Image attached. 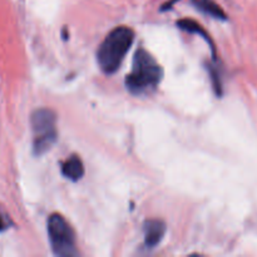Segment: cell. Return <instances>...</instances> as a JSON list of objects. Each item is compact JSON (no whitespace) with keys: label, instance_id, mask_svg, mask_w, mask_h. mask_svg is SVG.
I'll return each instance as SVG.
<instances>
[{"label":"cell","instance_id":"obj_7","mask_svg":"<svg viewBox=\"0 0 257 257\" xmlns=\"http://www.w3.org/2000/svg\"><path fill=\"white\" fill-rule=\"evenodd\" d=\"M177 27L180 28L181 30H185V32L191 33V34H198L200 37H202L203 39L210 44L211 52H212V59L216 60L215 45H213L212 39H211L210 35H208L207 32L202 28V25H200L197 22H195V20L192 19H181L177 22Z\"/></svg>","mask_w":257,"mask_h":257},{"label":"cell","instance_id":"obj_4","mask_svg":"<svg viewBox=\"0 0 257 257\" xmlns=\"http://www.w3.org/2000/svg\"><path fill=\"white\" fill-rule=\"evenodd\" d=\"M48 235L53 253L59 257L78 256L75 235L73 228L59 213H53L48 218Z\"/></svg>","mask_w":257,"mask_h":257},{"label":"cell","instance_id":"obj_9","mask_svg":"<svg viewBox=\"0 0 257 257\" xmlns=\"http://www.w3.org/2000/svg\"><path fill=\"white\" fill-rule=\"evenodd\" d=\"M207 69H208V73H210L213 89H215L216 94H217L218 97H221V95H222V79H221L220 68H218L217 65L210 64L207 65Z\"/></svg>","mask_w":257,"mask_h":257},{"label":"cell","instance_id":"obj_8","mask_svg":"<svg viewBox=\"0 0 257 257\" xmlns=\"http://www.w3.org/2000/svg\"><path fill=\"white\" fill-rule=\"evenodd\" d=\"M191 3L193 4V7L197 8V9L200 10V12H202L203 14L210 15V17L216 18V19L220 20L227 19L222 8L218 4H216L213 0H191Z\"/></svg>","mask_w":257,"mask_h":257},{"label":"cell","instance_id":"obj_3","mask_svg":"<svg viewBox=\"0 0 257 257\" xmlns=\"http://www.w3.org/2000/svg\"><path fill=\"white\" fill-rule=\"evenodd\" d=\"M33 131V152L35 156L47 153L58 140L57 114L48 108L34 110L30 117Z\"/></svg>","mask_w":257,"mask_h":257},{"label":"cell","instance_id":"obj_5","mask_svg":"<svg viewBox=\"0 0 257 257\" xmlns=\"http://www.w3.org/2000/svg\"><path fill=\"white\" fill-rule=\"evenodd\" d=\"M167 226L162 220H147L143 223V232H145V243L147 247L153 248L160 245L165 237Z\"/></svg>","mask_w":257,"mask_h":257},{"label":"cell","instance_id":"obj_2","mask_svg":"<svg viewBox=\"0 0 257 257\" xmlns=\"http://www.w3.org/2000/svg\"><path fill=\"white\" fill-rule=\"evenodd\" d=\"M135 40V32L131 28L117 27L109 32L97 52V62L105 74H113L119 69L128 50Z\"/></svg>","mask_w":257,"mask_h":257},{"label":"cell","instance_id":"obj_1","mask_svg":"<svg viewBox=\"0 0 257 257\" xmlns=\"http://www.w3.org/2000/svg\"><path fill=\"white\" fill-rule=\"evenodd\" d=\"M163 77V69L152 54L140 48L133 57L132 70L125 77V87L135 95L150 94L157 89Z\"/></svg>","mask_w":257,"mask_h":257},{"label":"cell","instance_id":"obj_6","mask_svg":"<svg viewBox=\"0 0 257 257\" xmlns=\"http://www.w3.org/2000/svg\"><path fill=\"white\" fill-rule=\"evenodd\" d=\"M62 173L68 180L79 181L84 175V165L78 156L73 155L62 165Z\"/></svg>","mask_w":257,"mask_h":257},{"label":"cell","instance_id":"obj_10","mask_svg":"<svg viewBox=\"0 0 257 257\" xmlns=\"http://www.w3.org/2000/svg\"><path fill=\"white\" fill-rule=\"evenodd\" d=\"M8 226H9V223L7 222V220L4 218V216L0 213V232H2V231H4V230H7Z\"/></svg>","mask_w":257,"mask_h":257}]
</instances>
